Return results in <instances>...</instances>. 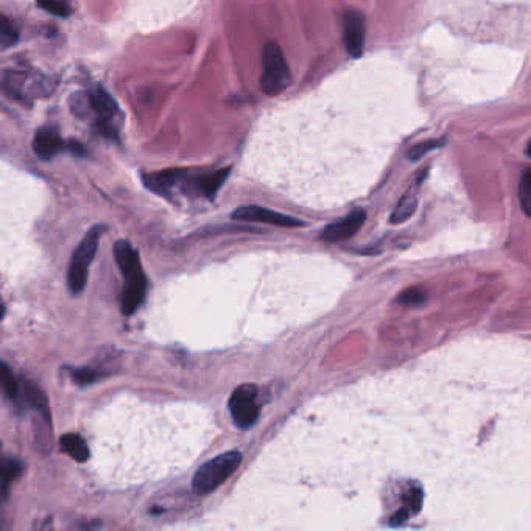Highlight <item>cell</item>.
<instances>
[{
    "label": "cell",
    "instance_id": "cell-1",
    "mask_svg": "<svg viewBox=\"0 0 531 531\" xmlns=\"http://www.w3.org/2000/svg\"><path fill=\"white\" fill-rule=\"evenodd\" d=\"M229 171L231 169H220L193 176L185 170H167L148 175L144 178V181L148 189L161 195H170L171 192L179 190L183 193L198 195V197L212 200L215 193L220 190L223 183L228 179Z\"/></svg>",
    "mask_w": 531,
    "mask_h": 531
},
{
    "label": "cell",
    "instance_id": "cell-2",
    "mask_svg": "<svg viewBox=\"0 0 531 531\" xmlns=\"http://www.w3.org/2000/svg\"><path fill=\"white\" fill-rule=\"evenodd\" d=\"M114 256L123 278L127 279L122 290V312L123 315H132L144 302L147 293V279L142 265H140L137 251L127 240L117 241Z\"/></svg>",
    "mask_w": 531,
    "mask_h": 531
},
{
    "label": "cell",
    "instance_id": "cell-3",
    "mask_svg": "<svg viewBox=\"0 0 531 531\" xmlns=\"http://www.w3.org/2000/svg\"><path fill=\"white\" fill-rule=\"evenodd\" d=\"M240 464L241 454L237 450L224 452V454L209 459V462L202 464L193 475V493L198 496H206L209 493H212V491L220 488L223 483L239 469Z\"/></svg>",
    "mask_w": 531,
    "mask_h": 531
},
{
    "label": "cell",
    "instance_id": "cell-4",
    "mask_svg": "<svg viewBox=\"0 0 531 531\" xmlns=\"http://www.w3.org/2000/svg\"><path fill=\"white\" fill-rule=\"evenodd\" d=\"M103 229V226H93V228L86 234L84 239L80 241V245L76 246L72 254L67 271V287L72 295H78L83 292L86 280H88L89 267L97 253L98 239Z\"/></svg>",
    "mask_w": 531,
    "mask_h": 531
},
{
    "label": "cell",
    "instance_id": "cell-5",
    "mask_svg": "<svg viewBox=\"0 0 531 531\" xmlns=\"http://www.w3.org/2000/svg\"><path fill=\"white\" fill-rule=\"evenodd\" d=\"M262 67L263 72L261 78V89L267 96H278L290 86V69H288L284 53L278 44L268 42L265 45L262 53Z\"/></svg>",
    "mask_w": 531,
    "mask_h": 531
},
{
    "label": "cell",
    "instance_id": "cell-6",
    "mask_svg": "<svg viewBox=\"0 0 531 531\" xmlns=\"http://www.w3.org/2000/svg\"><path fill=\"white\" fill-rule=\"evenodd\" d=\"M84 103L86 109L89 108L91 111L96 113V127L100 135L108 139H117V127L114 120L115 117L120 115V109L115 100L101 86H97L96 89L84 93Z\"/></svg>",
    "mask_w": 531,
    "mask_h": 531
},
{
    "label": "cell",
    "instance_id": "cell-7",
    "mask_svg": "<svg viewBox=\"0 0 531 531\" xmlns=\"http://www.w3.org/2000/svg\"><path fill=\"white\" fill-rule=\"evenodd\" d=\"M257 396H259V389L254 385H241L232 392L229 397V411L237 427L249 428L259 419L261 407Z\"/></svg>",
    "mask_w": 531,
    "mask_h": 531
},
{
    "label": "cell",
    "instance_id": "cell-8",
    "mask_svg": "<svg viewBox=\"0 0 531 531\" xmlns=\"http://www.w3.org/2000/svg\"><path fill=\"white\" fill-rule=\"evenodd\" d=\"M33 152L39 159L50 161L57 154L64 153V152L83 156L84 148L76 142H64V140L61 139L57 128L44 127L35 135Z\"/></svg>",
    "mask_w": 531,
    "mask_h": 531
},
{
    "label": "cell",
    "instance_id": "cell-9",
    "mask_svg": "<svg viewBox=\"0 0 531 531\" xmlns=\"http://www.w3.org/2000/svg\"><path fill=\"white\" fill-rule=\"evenodd\" d=\"M234 220L239 222H257V223H267L275 226H282V228H298L304 223L298 218L275 212L267 207L261 206H241L232 212Z\"/></svg>",
    "mask_w": 531,
    "mask_h": 531
},
{
    "label": "cell",
    "instance_id": "cell-10",
    "mask_svg": "<svg viewBox=\"0 0 531 531\" xmlns=\"http://www.w3.org/2000/svg\"><path fill=\"white\" fill-rule=\"evenodd\" d=\"M366 36L365 18L357 11H348L343 18V38H345L346 50L350 57H362Z\"/></svg>",
    "mask_w": 531,
    "mask_h": 531
},
{
    "label": "cell",
    "instance_id": "cell-11",
    "mask_svg": "<svg viewBox=\"0 0 531 531\" xmlns=\"http://www.w3.org/2000/svg\"><path fill=\"white\" fill-rule=\"evenodd\" d=\"M365 220H366L365 210H354V212H350L348 217L341 218V220L326 226L319 239L324 241H329V244L348 240L360 231Z\"/></svg>",
    "mask_w": 531,
    "mask_h": 531
},
{
    "label": "cell",
    "instance_id": "cell-12",
    "mask_svg": "<svg viewBox=\"0 0 531 531\" xmlns=\"http://www.w3.org/2000/svg\"><path fill=\"white\" fill-rule=\"evenodd\" d=\"M426 173H427V171H424V173L419 176V179H416V183L413 184L410 187V189L402 195L399 202H397L394 210L392 212V215H389V223H392V224L405 223L407 220H410V218L413 217V214L416 212V207H418V189H419L421 183L424 181Z\"/></svg>",
    "mask_w": 531,
    "mask_h": 531
},
{
    "label": "cell",
    "instance_id": "cell-13",
    "mask_svg": "<svg viewBox=\"0 0 531 531\" xmlns=\"http://www.w3.org/2000/svg\"><path fill=\"white\" fill-rule=\"evenodd\" d=\"M59 446H61V450L66 452L69 457H72L75 462L78 463L88 462L89 449L88 446H86V442L80 435H76V433L62 435L59 440Z\"/></svg>",
    "mask_w": 531,
    "mask_h": 531
},
{
    "label": "cell",
    "instance_id": "cell-14",
    "mask_svg": "<svg viewBox=\"0 0 531 531\" xmlns=\"http://www.w3.org/2000/svg\"><path fill=\"white\" fill-rule=\"evenodd\" d=\"M23 466L21 462L14 458H4L2 463V494L4 498L8 497V491H10V486L13 485V481L18 480L19 475L22 474Z\"/></svg>",
    "mask_w": 531,
    "mask_h": 531
},
{
    "label": "cell",
    "instance_id": "cell-15",
    "mask_svg": "<svg viewBox=\"0 0 531 531\" xmlns=\"http://www.w3.org/2000/svg\"><path fill=\"white\" fill-rule=\"evenodd\" d=\"M2 388L4 393L8 397V399L13 402H19L21 399V384L13 376V372L8 368V365H2Z\"/></svg>",
    "mask_w": 531,
    "mask_h": 531
},
{
    "label": "cell",
    "instance_id": "cell-16",
    "mask_svg": "<svg viewBox=\"0 0 531 531\" xmlns=\"http://www.w3.org/2000/svg\"><path fill=\"white\" fill-rule=\"evenodd\" d=\"M21 388L23 389V394H21V396H23V402L28 404L31 409L45 411L47 401H45V396H44L41 389H39L36 385L30 384V382H25V384L21 385Z\"/></svg>",
    "mask_w": 531,
    "mask_h": 531
},
{
    "label": "cell",
    "instance_id": "cell-17",
    "mask_svg": "<svg viewBox=\"0 0 531 531\" xmlns=\"http://www.w3.org/2000/svg\"><path fill=\"white\" fill-rule=\"evenodd\" d=\"M427 301V292L423 287H410L407 290H404L397 302L402 304L405 307H419Z\"/></svg>",
    "mask_w": 531,
    "mask_h": 531
},
{
    "label": "cell",
    "instance_id": "cell-18",
    "mask_svg": "<svg viewBox=\"0 0 531 531\" xmlns=\"http://www.w3.org/2000/svg\"><path fill=\"white\" fill-rule=\"evenodd\" d=\"M519 201L524 214L531 218V169L524 170L519 183Z\"/></svg>",
    "mask_w": 531,
    "mask_h": 531
},
{
    "label": "cell",
    "instance_id": "cell-19",
    "mask_svg": "<svg viewBox=\"0 0 531 531\" xmlns=\"http://www.w3.org/2000/svg\"><path fill=\"white\" fill-rule=\"evenodd\" d=\"M444 144H446V139H444V137L430 139V140H426V142H421V144L413 147L411 150L409 152V159L410 161H418L421 158H424L427 153H430L433 150H438V148H441Z\"/></svg>",
    "mask_w": 531,
    "mask_h": 531
},
{
    "label": "cell",
    "instance_id": "cell-20",
    "mask_svg": "<svg viewBox=\"0 0 531 531\" xmlns=\"http://www.w3.org/2000/svg\"><path fill=\"white\" fill-rule=\"evenodd\" d=\"M18 39H19L18 30L14 28L10 19H8L6 16H4L2 23H0V44H2V49L6 50V49H10V47L16 45L18 44Z\"/></svg>",
    "mask_w": 531,
    "mask_h": 531
},
{
    "label": "cell",
    "instance_id": "cell-21",
    "mask_svg": "<svg viewBox=\"0 0 531 531\" xmlns=\"http://www.w3.org/2000/svg\"><path fill=\"white\" fill-rule=\"evenodd\" d=\"M36 4L41 6L42 10L58 16V18H67L70 11H72L64 0H36Z\"/></svg>",
    "mask_w": 531,
    "mask_h": 531
},
{
    "label": "cell",
    "instance_id": "cell-22",
    "mask_svg": "<svg viewBox=\"0 0 531 531\" xmlns=\"http://www.w3.org/2000/svg\"><path fill=\"white\" fill-rule=\"evenodd\" d=\"M402 501H404L405 508H407L411 514H418L421 508H423L424 494L419 488H411L409 493L402 497Z\"/></svg>",
    "mask_w": 531,
    "mask_h": 531
},
{
    "label": "cell",
    "instance_id": "cell-23",
    "mask_svg": "<svg viewBox=\"0 0 531 531\" xmlns=\"http://www.w3.org/2000/svg\"><path fill=\"white\" fill-rule=\"evenodd\" d=\"M72 376L74 379L76 380V384H81V385H86V384H93L97 379L101 377V374L93 371V370H86V368H81V370H76V371H72Z\"/></svg>",
    "mask_w": 531,
    "mask_h": 531
},
{
    "label": "cell",
    "instance_id": "cell-24",
    "mask_svg": "<svg viewBox=\"0 0 531 531\" xmlns=\"http://www.w3.org/2000/svg\"><path fill=\"white\" fill-rule=\"evenodd\" d=\"M410 514H411V513L404 506V508H401L399 511H397V513L394 514V516H393L392 519H389V525H392V527H401V525H404L405 522L409 520Z\"/></svg>",
    "mask_w": 531,
    "mask_h": 531
},
{
    "label": "cell",
    "instance_id": "cell-25",
    "mask_svg": "<svg viewBox=\"0 0 531 531\" xmlns=\"http://www.w3.org/2000/svg\"><path fill=\"white\" fill-rule=\"evenodd\" d=\"M527 156H528V158H531V140H530V144L527 145Z\"/></svg>",
    "mask_w": 531,
    "mask_h": 531
}]
</instances>
